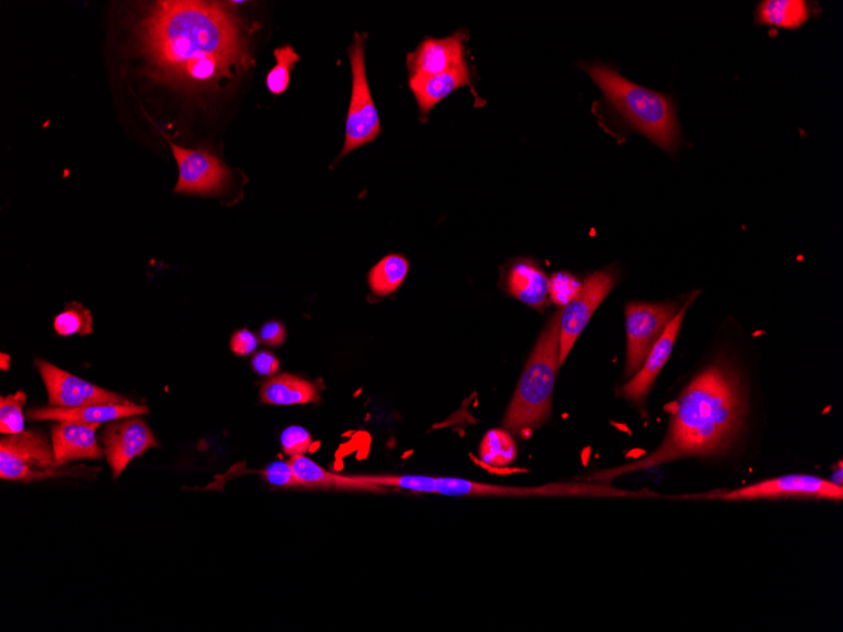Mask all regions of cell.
Segmentation results:
<instances>
[{
  "instance_id": "cell-1",
  "label": "cell",
  "mask_w": 843,
  "mask_h": 632,
  "mask_svg": "<svg viewBox=\"0 0 843 632\" xmlns=\"http://www.w3.org/2000/svg\"><path fill=\"white\" fill-rule=\"evenodd\" d=\"M239 23L220 3L159 2L142 21V52L163 83L219 89L252 63Z\"/></svg>"
},
{
  "instance_id": "cell-2",
  "label": "cell",
  "mask_w": 843,
  "mask_h": 632,
  "mask_svg": "<svg viewBox=\"0 0 843 632\" xmlns=\"http://www.w3.org/2000/svg\"><path fill=\"white\" fill-rule=\"evenodd\" d=\"M667 411L668 432L656 450L632 464L597 472L590 480L608 484L621 476L678 459L728 453L746 424L748 412L737 370L724 360L717 361L699 373Z\"/></svg>"
},
{
  "instance_id": "cell-3",
  "label": "cell",
  "mask_w": 843,
  "mask_h": 632,
  "mask_svg": "<svg viewBox=\"0 0 843 632\" xmlns=\"http://www.w3.org/2000/svg\"><path fill=\"white\" fill-rule=\"evenodd\" d=\"M562 310L542 331L529 356L511 398L503 428L528 439L551 418L555 379L559 373L560 323Z\"/></svg>"
},
{
  "instance_id": "cell-4",
  "label": "cell",
  "mask_w": 843,
  "mask_h": 632,
  "mask_svg": "<svg viewBox=\"0 0 843 632\" xmlns=\"http://www.w3.org/2000/svg\"><path fill=\"white\" fill-rule=\"evenodd\" d=\"M582 68L603 90L607 102L633 128L667 152L677 149L679 126L674 104L668 96L631 83L615 69L601 63H585Z\"/></svg>"
},
{
  "instance_id": "cell-5",
  "label": "cell",
  "mask_w": 843,
  "mask_h": 632,
  "mask_svg": "<svg viewBox=\"0 0 843 632\" xmlns=\"http://www.w3.org/2000/svg\"><path fill=\"white\" fill-rule=\"evenodd\" d=\"M70 474L56 464L55 453L39 431H23L0 439L2 480L32 483Z\"/></svg>"
},
{
  "instance_id": "cell-6",
  "label": "cell",
  "mask_w": 843,
  "mask_h": 632,
  "mask_svg": "<svg viewBox=\"0 0 843 632\" xmlns=\"http://www.w3.org/2000/svg\"><path fill=\"white\" fill-rule=\"evenodd\" d=\"M710 499L726 501L749 500H831L842 501V486L812 475H787L752 484L741 489L708 494Z\"/></svg>"
},
{
  "instance_id": "cell-7",
  "label": "cell",
  "mask_w": 843,
  "mask_h": 632,
  "mask_svg": "<svg viewBox=\"0 0 843 632\" xmlns=\"http://www.w3.org/2000/svg\"><path fill=\"white\" fill-rule=\"evenodd\" d=\"M350 61L353 71V92L346 120L345 146L341 156L373 142L382 132L378 112L366 79L364 35L356 34Z\"/></svg>"
},
{
  "instance_id": "cell-8",
  "label": "cell",
  "mask_w": 843,
  "mask_h": 632,
  "mask_svg": "<svg viewBox=\"0 0 843 632\" xmlns=\"http://www.w3.org/2000/svg\"><path fill=\"white\" fill-rule=\"evenodd\" d=\"M436 494L462 498H533V496H623L607 484H549L534 487H510L466 480L459 477H436Z\"/></svg>"
},
{
  "instance_id": "cell-9",
  "label": "cell",
  "mask_w": 843,
  "mask_h": 632,
  "mask_svg": "<svg viewBox=\"0 0 843 632\" xmlns=\"http://www.w3.org/2000/svg\"><path fill=\"white\" fill-rule=\"evenodd\" d=\"M678 313L676 303H642L626 305V369L632 377L643 366L651 350Z\"/></svg>"
},
{
  "instance_id": "cell-10",
  "label": "cell",
  "mask_w": 843,
  "mask_h": 632,
  "mask_svg": "<svg viewBox=\"0 0 843 632\" xmlns=\"http://www.w3.org/2000/svg\"><path fill=\"white\" fill-rule=\"evenodd\" d=\"M615 286L612 270H601L585 279L579 293L563 307L560 323L559 367L561 369L586 329L597 307L603 303Z\"/></svg>"
},
{
  "instance_id": "cell-11",
  "label": "cell",
  "mask_w": 843,
  "mask_h": 632,
  "mask_svg": "<svg viewBox=\"0 0 843 632\" xmlns=\"http://www.w3.org/2000/svg\"><path fill=\"white\" fill-rule=\"evenodd\" d=\"M178 165L176 193L191 195L220 194L230 178L229 169L212 153L187 149L170 143Z\"/></svg>"
},
{
  "instance_id": "cell-12",
  "label": "cell",
  "mask_w": 843,
  "mask_h": 632,
  "mask_svg": "<svg viewBox=\"0 0 843 632\" xmlns=\"http://www.w3.org/2000/svg\"><path fill=\"white\" fill-rule=\"evenodd\" d=\"M53 408H82L94 404L125 403L122 395L105 391L44 360L35 361Z\"/></svg>"
},
{
  "instance_id": "cell-13",
  "label": "cell",
  "mask_w": 843,
  "mask_h": 632,
  "mask_svg": "<svg viewBox=\"0 0 843 632\" xmlns=\"http://www.w3.org/2000/svg\"><path fill=\"white\" fill-rule=\"evenodd\" d=\"M102 441L114 478H118L134 458L158 447L154 432L140 415L113 422L105 428Z\"/></svg>"
},
{
  "instance_id": "cell-14",
  "label": "cell",
  "mask_w": 843,
  "mask_h": 632,
  "mask_svg": "<svg viewBox=\"0 0 843 632\" xmlns=\"http://www.w3.org/2000/svg\"><path fill=\"white\" fill-rule=\"evenodd\" d=\"M695 300L696 296H693L685 305H681L676 318L670 321L665 333H663L657 344L651 350L638 373L633 375L631 381L622 386V394L626 401L639 406H643L645 401H647L654 383H656L663 367L668 363L672 351L675 349L681 322L685 320L688 307Z\"/></svg>"
},
{
  "instance_id": "cell-15",
  "label": "cell",
  "mask_w": 843,
  "mask_h": 632,
  "mask_svg": "<svg viewBox=\"0 0 843 632\" xmlns=\"http://www.w3.org/2000/svg\"><path fill=\"white\" fill-rule=\"evenodd\" d=\"M98 426L101 424L58 422L51 429L58 466L77 459H101L105 453L97 442Z\"/></svg>"
},
{
  "instance_id": "cell-16",
  "label": "cell",
  "mask_w": 843,
  "mask_h": 632,
  "mask_svg": "<svg viewBox=\"0 0 843 632\" xmlns=\"http://www.w3.org/2000/svg\"><path fill=\"white\" fill-rule=\"evenodd\" d=\"M464 33L443 40L429 39L408 56L410 77H425L464 65Z\"/></svg>"
},
{
  "instance_id": "cell-17",
  "label": "cell",
  "mask_w": 843,
  "mask_h": 632,
  "mask_svg": "<svg viewBox=\"0 0 843 632\" xmlns=\"http://www.w3.org/2000/svg\"><path fill=\"white\" fill-rule=\"evenodd\" d=\"M148 413L149 410L146 405L125 402L86 405L82 406V408H53V406H51V408L31 410L27 413V417L32 421L102 424L105 422L136 417V415H145Z\"/></svg>"
},
{
  "instance_id": "cell-18",
  "label": "cell",
  "mask_w": 843,
  "mask_h": 632,
  "mask_svg": "<svg viewBox=\"0 0 843 632\" xmlns=\"http://www.w3.org/2000/svg\"><path fill=\"white\" fill-rule=\"evenodd\" d=\"M468 66L464 65L444 72V74L425 77H410L409 85L412 92L416 95L420 112L428 114L430 110L455 90L470 85Z\"/></svg>"
},
{
  "instance_id": "cell-19",
  "label": "cell",
  "mask_w": 843,
  "mask_h": 632,
  "mask_svg": "<svg viewBox=\"0 0 843 632\" xmlns=\"http://www.w3.org/2000/svg\"><path fill=\"white\" fill-rule=\"evenodd\" d=\"M290 464L304 489L382 491L379 487L366 484L356 476L343 477L331 474L306 456L292 457Z\"/></svg>"
},
{
  "instance_id": "cell-20",
  "label": "cell",
  "mask_w": 843,
  "mask_h": 632,
  "mask_svg": "<svg viewBox=\"0 0 843 632\" xmlns=\"http://www.w3.org/2000/svg\"><path fill=\"white\" fill-rule=\"evenodd\" d=\"M260 402L268 405H302L319 403L318 386L291 374L269 377L260 387Z\"/></svg>"
},
{
  "instance_id": "cell-21",
  "label": "cell",
  "mask_w": 843,
  "mask_h": 632,
  "mask_svg": "<svg viewBox=\"0 0 843 632\" xmlns=\"http://www.w3.org/2000/svg\"><path fill=\"white\" fill-rule=\"evenodd\" d=\"M508 288L517 300L541 310L549 300L550 279L534 265L520 261L510 268Z\"/></svg>"
},
{
  "instance_id": "cell-22",
  "label": "cell",
  "mask_w": 843,
  "mask_h": 632,
  "mask_svg": "<svg viewBox=\"0 0 843 632\" xmlns=\"http://www.w3.org/2000/svg\"><path fill=\"white\" fill-rule=\"evenodd\" d=\"M758 22L779 29H800L810 18L809 4L803 0H767L760 3Z\"/></svg>"
},
{
  "instance_id": "cell-23",
  "label": "cell",
  "mask_w": 843,
  "mask_h": 632,
  "mask_svg": "<svg viewBox=\"0 0 843 632\" xmlns=\"http://www.w3.org/2000/svg\"><path fill=\"white\" fill-rule=\"evenodd\" d=\"M409 261L402 256L385 257L370 274V286L376 296L387 297L396 292L408 274Z\"/></svg>"
},
{
  "instance_id": "cell-24",
  "label": "cell",
  "mask_w": 843,
  "mask_h": 632,
  "mask_svg": "<svg viewBox=\"0 0 843 632\" xmlns=\"http://www.w3.org/2000/svg\"><path fill=\"white\" fill-rule=\"evenodd\" d=\"M517 455V442L504 428L489 431L481 441L479 457L483 466L506 467L514 463Z\"/></svg>"
},
{
  "instance_id": "cell-25",
  "label": "cell",
  "mask_w": 843,
  "mask_h": 632,
  "mask_svg": "<svg viewBox=\"0 0 843 632\" xmlns=\"http://www.w3.org/2000/svg\"><path fill=\"white\" fill-rule=\"evenodd\" d=\"M366 484L387 489L405 490L415 494H436V477L424 475H378L356 476Z\"/></svg>"
},
{
  "instance_id": "cell-26",
  "label": "cell",
  "mask_w": 843,
  "mask_h": 632,
  "mask_svg": "<svg viewBox=\"0 0 843 632\" xmlns=\"http://www.w3.org/2000/svg\"><path fill=\"white\" fill-rule=\"evenodd\" d=\"M92 313L82 304L71 303L55 320V330L61 336H86L92 333Z\"/></svg>"
},
{
  "instance_id": "cell-27",
  "label": "cell",
  "mask_w": 843,
  "mask_h": 632,
  "mask_svg": "<svg viewBox=\"0 0 843 632\" xmlns=\"http://www.w3.org/2000/svg\"><path fill=\"white\" fill-rule=\"evenodd\" d=\"M277 65L269 71L267 87L274 95H281L289 89L291 71L295 62L300 61L298 52L292 46H284L274 51Z\"/></svg>"
},
{
  "instance_id": "cell-28",
  "label": "cell",
  "mask_w": 843,
  "mask_h": 632,
  "mask_svg": "<svg viewBox=\"0 0 843 632\" xmlns=\"http://www.w3.org/2000/svg\"><path fill=\"white\" fill-rule=\"evenodd\" d=\"M27 395L17 392L0 400V432L2 435H18L24 431L23 406Z\"/></svg>"
},
{
  "instance_id": "cell-29",
  "label": "cell",
  "mask_w": 843,
  "mask_h": 632,
  "mask_svg": "<svg viewBox=\"0 0 843 632\" xmlns=\"http://www.w3.org/2000/svg\"><path fill=\"white\" fill-rule=\"evenodd\" d=\"M260 475L263 476L268 484L282 487V489H304L298 476H295L290 460H274Z\"/></svg>"
},
{
  "instance_id": "cell-30",
  "label": "cell",
  "mask_w": 843,
  "mask_h": 632,
  "mask_svg": "<svg viewBox=\"0 0 843 632\" xmlns=\"http://www.w3.org/2000/svg\"><path fill=\"white\" fill-rule=\"evenodd\" d=\"M313 438L306 428L301 426L287 427L281 435V446L285 456L295 457L308 454Z\"/></svg>"
},
{
  "instance_id": "cell-31",
  "label": "cell",
  "mask_w": 843,
  "mask_h": 632,
  "mask_svg": "<svg viewBox=\"0 0 843 632\" xmlns=\"http://www.w3.org/2000/svg\"><path fill=\"white\" fill-rule=\"evenodd\" d=\"M581 284L575 277L568 273L554 274L550 279V296L554 304L564 307L580 291Z\"/></svg>"
},
{
  "instance_id": "cell-32",
  "label": "cell",
  "mask_w": 843,
  "mask_h": 632,
  "mask_svg": "<svg viewBox=\"0 0 843 632\" xmlns=\"http://www.w3.org/2000/svg\"><path fill=\"white\" fill-rule=\"evenodd\" d=\"M258 345L259 339L248 329L237 331L230 340V349L237 356L252 355Z\"/></svg>"
},
{
  "instance_id": "cell-33",
  "label": "cell",
  "mask_w": 843,
  "mask_h": 632,
  "mask_svg": "<svg viewBox=\"0 0 843 632\" xmlns=\"http://www.w3.org/2000/svg\"><path fill=\"white\" fill-rule=\"evenodd\" d=\"M287 333L283 324L278 321H269L259 331V339L263 344L272 348L281 346L285 341Z\"/></svg>"
},
{
  "instance_id": "cell-34",
  "label": "cell",
  "mask_w": 843,
  "mask_h": 632,
  "mask_svg": "<svg viewBox=\"0 0 843 632\" xmlns=\"http://www.w3.org/2000/svg\"><path fill=\"white\" fill-rule=\"evenodd\" d=\"M252 367L260 376H273L281 367V361L268 351H260L252 359Z\"/></svg>"
},
{
  "instance_id": "cell-35",
  "label": "cell",
  "mask_w": 843,
  "mask_h": 632,
  "mask_svg": "<svg viewBox=\"0 0 843 632\" xmlns=\"http://www.w3.org/2000/svg\"><path fill=\"white\" fill-rule=\"evenodd\" d=\"M9 363H11V358L7 356L6 354H2V359H0V367H2L4 372L6 370L9 369Z\"/></svg>"
}]
</instances>
